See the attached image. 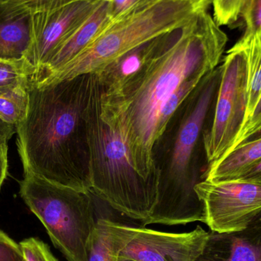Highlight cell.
<instances>
[{
	"label": "cell",
	"mask_w": 261,
	"mask_h": 261,
	"mask_svg": "<svg viewBox=\"0 0 261 261\" xmlns=\"http://www.w3.org/2000/svg\"><path fill=\"white\" fill-rule=\"evenodd\" d=\"M227 42L226 34L208 10L202 11L173 30L165 45L117 94H102V119L120 135L143 177L158 176L152 147L164 130L169 101L184 84L202 80L219 66Z\"/></svg>",
	"instance_id": "1"
},
{
	"label": "cell",
	"mask_w": 261,
	"mask_h": 261,
	"mask_svg": "<svg viewBox=\"0 0 261 261\" xmlns=\"http://www.w3.org/2000/svg\"><path fill=\"white\" fill-rule=\"evenodd\" d=\"M95 73L50 83L29 80L27 114L16 125L24 174L91 192L86 110Z\"/></svg>",
	"instance_id": "2"
},
{
	"label": "cell",
	"mask_w": 261,
	"mask_h": 261,
	"mask_svg": "<svg viewBox=\"0 0 261 261\" xmlns=\"http://www.w3.org/2000/svg\"><path fill=\"white\" fill-rule=\"evenodd\" d=\"M222 66L207 73L167 121L152 147L158 173V199L142 222L176 225L205 223V210L196 186L210 169L205 137L211 126Z\"/></svg>",
	"instance_id": "3"
},
{
	"label": "cell",
	"mask_w": 261,
	"mask_h": 261,
	"mask_svg": "<svg viewBox=\"0 0 261 261\" xmlns=\"http://www.w3.org/2000/svg\"><path fill=\"white\" fill-rule=\"evenodd\" d=\"M102 94L95 74L86 110L91 192L113 210L143 222L156 205L158 176L145 179L133 167L120 135L102 119Z\"/></svg>",
	"instance_id": "4"
},
{
	"label": "cell",
	"mask_w": 261,
	"mask_h": 261,
	"mask_svg": "<svg viewBox=\"0 0 261 261\" xmlns=\"http://www.w3.org/2000/svg\"><path fill=\"white\" fill-rule=\"evenodd\" d=\"M212 0H161L139 13L113 21L67 64L37 83L71 79L96 73L118 57L155 37L187 24L208 10Z\"/></svg>",
	"instance_id": "5"
},
{
	"label": "cell",
	"mask_w": 261,
	"mask_h": 261,
	"mask_svg": "<svg viewBox=\"0 0 261 261\" xmlns=\"http://www.w3.org/2000/svg\"><path fill=\"white\" fill-rule=\"evenodd\" d=\"M20 195L66 259L84 261L98 220L93 193L24 174L20 182Z\"/></svg>",
	"instance_id": "6"
},
{
	"label": "cell",
	"mask_w": 261,
	"mask_h": 261,
	"mask_svg": "<svg viewBox=\"0 0 261 261\" xmlns=\"http://www.w3.org/2000/svg\"><path fill=\"white\" fill-rule=\"evenodd\" d=\"M221 66L213 121L205 137L210 167L236 145L246 123L249 105L248 59L240 43L228 50Z\"/></svg>",
	"instance_id": "7"
},
{
	"label": "cell",
	"mask_w": 261,
	"mask_h": 261,
	"mask_svg": "<svg viewBox=\"0 0 261 261\" xmlns=\"http://www.w3.org/2000/svg\"><path fill=\"white\" fill-rule=\"evenodd\" d=\"M212 231H242L261 214V184L242 179L205 180L196 188Z\"/></svg>",
	"instance_id": "8"
},
{
	"label": "cell",
	"mask_w": 261,
	"mask_h": 261,
	"mask_svg": "<svg viewBox=\"0 0 261 261\" xmlns=\"http://www.w3.org/2000/svg\"><path fill=\"white\" fill-rule=\"evenodd\" d=\"M125 244L119 258L136 261H194L202 253L208 232L197 226L193 231L169 233L122 224Z\"/></svg>",
	"instance_id": "9"
},
{
	"label": "cell",
	"mask_w": 261,
	"mask_h": 261,
	"mask_svg": "<svg viewBox=\"0 0 261 261\" xmlns=\"http://www.w3.org/2000/svg\"><path fill=\"white\" fill-rule=\"evenodd\" d=\"M101 0H81L58 9L34 12L33 37L25 59L36 76L55 50L89 18ZM30 78V79H31Z\"/></svg>",
	"instance_id": "10"
},
{
	"label": "cell",
	"mask_w": 261,
	"mask_h": 261,
	"mask_svg": "<svg viewBox=\"0 0 261 261\" xmlns=\"http://www.w3.org/2000/svg\"><path fill=\"white\" fill-rule=\"evenodd\" d=\"M194 261H261V214L242 231L208 232L203 250Z\"/></svg>",
	"instance_id": "11"
},
{
	"label": "cell",
	"mask_w": 261,
	"mask_h": 261,
	"mask_svg": "<svg viewBox=\"0 0 261 261\" xmlns=\"http://www.w3.org/2000/svg\"><path fill=\"white\" fill-rule=\"evenodd\" d=\"M172 32L155 37L133 47L95 73L102 87V95L110 96L117 94L165 45Z\"/></svg>",
	"instance_id": "12"
},
{
	"label": "cell",
	"mask_w": 261,
	"mask_h": 261,
	"mask_svg": "<svg viewBox=\"0 0 261 261\" xmlns=\"http://www.w3.org/2000/svg\"><path fill=\"white\" fill-rule=\"evenodd\" d=\"M33 14L21 0L0 3V59L25 58L33 37Z\"/></svg>",
	"instance_id": "13"
},
{
	"label": "cell",
	"mask_w": 261,
	"mask_h": 261,
	"mask_svg": "<svg viewBox=\"0 0 261 261\" xmlns=\"http://www.w3.org/2000/svg\"><path fill=\"white\" fill-rule=\"evenodd\" d=\"M111 23L107 3L101 0L93 13L55 50L45 66L36 76L31 78V81L47 77L64 67L82 52Z\"/></svg>",
	"instance_id": "14"
},
{
	"label": "cell",
	"mask_w": 261,
	"mask_h": 261,
	"mask_svg": "<svg viewBox=\"0 0 261 261\" xmlns=\"http://www.w3.org/2000/svg\"><path fill=\"white\" fill-rule=\"evenodd\" d=\"M261 161V138L240 144L210 167L205 179L222 181L237 179Z\"/></svg>",
	"instance_id": "15"
},
{
	"label": "cell",
	"mask_w": 261,
	"mask_h": 261,
	"mask_svg": "<svg viewBox=\"0 0 261 261\" xmlns=\"http://www.w3.org/2000/svg\"><path fill=\"white\" fill-rule=\"evenodd\" d=\"M124 244L122 224L101 218L89 242L84 261H117Z\"/></svg>",
	"instance_id": "16"
},
{
	"label": "cell",
	"mask_w": 261,
	"mask_h": 261,
	"mask_svg": "<svg viewBox=\"0 0 261 261\" xmlns=\"http://www.w3.org/2000/svg\"><path fill=\"white\" fill-rule=\"evenodd\" d=\"M238 42L245 49L248 59L249 81L248 121L261 95V33L243 35Z\"/></svg>",
	"instance_id": "17"
},
{
	"label": "cell",
	"mask_w": 261,
	"mask_h": 261,
	"mask_svg": "<svg viewBox=\"0 0 261 261\" xmlns=\"http://www.w3.org/2000/svg\"><path fill=\"white\" fill-rule=\"evenodd\" d=\"M29 80L20 85L0 92V119L16 125L24 119L29 107Z\"/></svg>",
	"instance_id": "18"
},
{
	"label": "cell",
	"mask_w": 261,
	"mask_h": 261,
	"mask_svg": "<svg viewBox=\"0 0 261 261\" xmlns=\"http://www.w3.org/2000/svg\"><path fill=\"white\" fill-rule=\"evenodd\" d=\"M33 74V68L25 58L0 59V92L10 90L26 82Z\"/></svg>",
	"instance_id": "19"
},
{
	"label": "cell",
	"mask_w": 261,
	"mask_h": 261,
	"mask_svg": "<svg viewBox=\"0 0 261 261\" xmlns=\"http://www.w3.org/2000/svg\"><path fill=\"white\" fill-rule=\"evenodd\" d=\"M108 8L112 22L139 13L154 6L161 0H103Z\"/></svg>",
	"instance_id": "20"
},
{
	"label": "cell",
	"mask_w": 261,
	"mask_h": 261,
	"mask_svg": "<svg viewBox=\"0 0 261 261\" xmlns=\"http://www.w3.org/2000/svg\"><path fill=\"white\" fill-rule=\"evenodd\" d=\"M213 18L222 26L234 24L242 15L245 0H213Z\"/></svg>",
	"instance_id": "21"
},
{
	"label": "cell",
	"mask_w": 261,
	"mask_h": 261,
	"mask_svg": "<svg viewBox=\"0 0 261 261\" xmlns=\"http://www.w3.org/2000/svg\"><path fill=\"white\" fill-rule=\"evenodd\" d=\"M18 244L24 261H58L48 245L37 238L24 239Z\"/></svg>",
	"instance_id": "22"
},
{
	"label": "cell",
	"mask_w": 261,
	"mask_h": 261,
	"mask_svg": "<svg viewBox=\"0 0 261 261\" xmlns=\"http://www.w3.org/2000/svg\"><path fill=\"white\" fill-rule=\"evenodd\" d=\"M241 16L246 27L244 35L261 33V0H245Z\"/></svg>",
	"instance_id": "23"
},
{
	"label": "cell",
	"mask_w": 261,
	"mask_h": 261,
	"mask_svg": "<svg viewBox=\"0 0 261 261\" xmlns=\"http://www.w3.org/2000/svg\"><path fill=\"white\" fill-rule=\"evenodd\" d=\"M0 261H24L19 244L0 230Z\"/></svg>",
	"instance_id": "24"
},
{
	"label": "cell",
	"mask_w": 261,
	"mask_h": 261,
	"mask_svg": "<svg viewBox=\"0 0 261 261\" xmlns=\"http://www.w3.org/2000/svg\"><path fill=\"white\" fill-rule=\"evenodd\" d=\"M260 127H261V95L255 107H254V110H253L252 113H251V116H250L249 119L247 121L246 124L244 126L240 137H239L236 145L234 146L232 149H234L236 146L239 145L245 138L249 136L251 133H253L254 130H257Z\"/></svg>",
	"instance_id": "25"
},
{
	"label": "cell",
	"mask_w": 261,
	"mask_h": 261,
	"mask_svg": "<svg viewBox=\"0 0 261 261\" xmlns=\"http://www.w3.org/2000/svg\"><path fill=\"white\" fill-rule=\"evenodd\" d=\"M33 12H44L81 0H21Z\"/></svg>",
	"instance_id": "26"
},
{
	"label": "cell",
	"mask_w": 261,
	"mask_h": 261,
	"mask_svg": "<svg viewBox=\"0 0 261 261\" xmlns=\"http://www.w3.org/2000/svg\"><path fill=\"white\" fill-rule=\"evenodd\" d=\"M237 179L261 184V161L242 173Z\"/></svg>",
	"instance_id": "27"
},
{
	"label": "cell",
	"mask_w": 261,
	"mask_h": 261,
	"mask_svg": "<svg viewBox=\"0 0 261 261\" xmlns=\"http://www.w3.org/2000/svg\"><path fill=\"white\" fill-rule=\"evenodd\" d=\"M8 173L7 144H0V189L6 179Z\"/></svg>",
	"instance_id": "28"
},
{
	"label": "cell",
	"mask_w": 261,
	"mask_h": 261,
	"mask_svg": "<svg viewBox=\"0 0 261 261\" xmlns=\"http://www.w3.org/2000/svg\"><path fill=\"white\" fill-rule=\"evenodd\" d=\"M16 133V127L0 119V144H7L9 140Z\"/></svg>",
	"instance_id": "29"
},
{
	"label": "cell",
	"mask_w": 261,
	"mask_h": 261,
	"mask_svg": "<svg viewBox=\"0 0 261 261\" xmlns=\"http://www.w3.org/2000/svg\"><path fill=\"white\" fill-rule=\"evenodd\" d=\"M260 138L261 127H260V128H257V130H254V132H253V133H251V135H249V136L247 137L246 138H245V139H244L243 141H242V142H241L240 144H239V145H240V144H245V143L248 142V141H254V140L258 139V138ZM237 146H236V147H237Z\"/></svg>",
	"instance_id": "30"
},
{
	"label": "cell",
	"mask_w": 261,
	"mask_h": 261,
	"mask_svg": "<svg viewBox=\"0 0 261 261\" xmlns=\"http://www.w3.org/2000/svg\"><path fill=\"white\" fill-rule=\"evenodd\" d=\"M117 261H136V260H132V259L119 258V257H118Z\"/></svg>",
	"instance_id": "31"
},
{
	"label": "cell",
	"mask_w": 261,
	"mask_h": 261,
	"mask_svg": "<svg viewBox=\"0 0 261 261\" xmlns=\"http://www.w3.org/2000/svg\"><path fill=\"white\" fill-rule=\"evenodd\" d=\"M6 1V0H0V3H2V2Z\"/></svg>",
	"instance_id": "32"
}]
</instances>
